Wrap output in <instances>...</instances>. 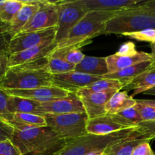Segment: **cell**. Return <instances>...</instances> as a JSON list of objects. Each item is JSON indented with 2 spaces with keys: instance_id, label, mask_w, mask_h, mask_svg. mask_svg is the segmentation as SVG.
Returning <instances> with one entry per match:
<instances>
[{
  "instance_id": "5b68a950",
  "label": "cell",
  "mask_w": 155,
  "mask_h": 155,
  "mask_svg": "<svg viewBox=\"0 0 155 155\" xmlns=\"http://www.w3.org/2000/svg\"><path fill=\"white\" fill-rule=\"evenodd\" d=\"M136 128L126 129L106 136L86 133L80 137L64 141L62 146L53 155H86L97 150H105L109 145L128 136Z\"/></svg>"
},
{
  "instance_id": "ffe728a7",
  "label": "cell",
  "mask_w": 155,
  "mask_h": 155,
  "mask_svg": "<svg viewBox=\"0 0 155 155\" xmlns=\"http://www.w3.org/2000/svg\"><path fill=\"white\" fill-rule=\"evenodd\" d=\"M150 72H155V67L153 64L152 61L140 62L117 72L107 74L103 76V78L120 80V82L126 83L127 86L129 83L139 76Z\"/></svg>"
},
{
  "instance_id": "d6a6232c",
  "label": "cell",
  "mask_w": 155,
  "mask_h": 155,
  "mask_svg": "<svg viewBox=\"0 0 155 155\" xmlns=\"http://www.w3.org/2000/svg\"><path fill=\"white\" fill-rule=\"evenodd\" d=\"M0 155H22L12 140L0 142Z\"/></svg>"
},
{
  "instance_id": "e0dca14e",
  "label": "cell",
  "mask_w": 155,
  "mask_h": 155,
  "mask_svg": "<svg viewBox=\"0 0 155 155\" xmlns=\"http://www.w3.org/2000/svg\"><path fill=\"white\" fill-rule=\"evenodd\" d=\"M24 5L7 26V32L12 39L20 33L39 7V0H22Z\"/></svg>"
},
{
  "instance_id": "836d02e7",
  "label": "cell",
  "mask_w": 155,
  "mask_h": 155,
  "mask_svg": "<svg viewBox=\"0 0 155 155\" xmlns=\"http://www.w3.org/2000/svg\"><path fill=\"white\" fill-rule=\"evenodd\" d=\"M138 130L145 135L151 141L155 139V121L141 123L138 126Z\"/></svg>"
},
{
  "instance_id": "6da1fadb",
  "label": "cell",
  "mask_w": 155,
  "mask_h": 155,
  "mask_svg": "<svg viewBox=\"0 0 155 155\" xmlns=\"http://www.w3.org/2000/svg\"><path fill=\"white\" fill-rule=\"evenodd\" d=\"M47 86H53L52 74L48 69L47 57L9 68L5 78L0 82V89L5 91L27 90Z\"/></svg>"
},
{
  "instance_id": "44dd1931",
  "label": "cell",
  "mask_w": 155,
  "mask_h": 155,
  "mask_svg": "<svg viewBox=\"0 0 155 155\" xmlns=\"http://www.w3.org/2000/svg\"><path fill=\"white\" fill-rule=\"evenodd\" d=\"M75 71L92 76L103 77L108 74L106 57L85 56L82 61L75 67Z\"/></svg>"
},
{
  "instance_id": "9a60e30c",
  "label": "cell",
  "mask_w": 155,
  "mask_h": 155,
  "mask_svg": "<svg viewBox=\"0 0 155 155\" xmlns=\"http://www.w3.org/2000/svg\"><path fill=\"white\" fill-rule=\"evenodd\" d=\"M144 142H151V140L141 133L137 127L128 136L109 145L104 153L107 155H132L133 150Z\"/></svg>"
},
{
  "instance_id": "7c38bea8",
  "label": "cell",
  "mask_w": 155,
  "mask_h": 155,
  "mask_svg": "<svg viewBox=\"0 0 155 155\" xmlns=\"http://www.w3.org/2000/svg\"><path fill=\"white\" fill-rule=\"evenodd\" d=\"M5 92L8 95L12 96L27 98L39 103L49 102L54 100L65 98L71 93L68 91L54 86L27 89V90H9Z\"/></svg>"
},
{
  "instance_id": "1f68e13d",
  "label": "cell",
  "mask_w": 155,
  "mask_h": 155,
  "mask_svg": "<svg viewBox=\"0 0 155 155\" xmlns=\"http://www.w3.org/2000/svg\"><path fill=\"white\" fill-rule=\"evenodd\" d=\"M136 104L134 106L139 112L142 122L155 121V107L144 103L136 101Z\"/></svg>"
},
{
  "instance_id": "b9f144b4",
  "label": "cell",
  "mask_w": 155,
  "mask_h": 155,
  "mask_svg": "<svg viewBox=\"0 0 155 155\" xmlns=\"http://www.w3.org/2000/svg\"><path fill=\"white\" fill-rule=\"evenodd\" d=\"M136 101L155 107V99H136Z\"/></svg>"
},
{
  "instance_id": "603a6c76",
  "label": "cell",
  "mask_w": 155,
  "mask_h": 155,
  "mask_svg": "<svg viewBox=\"0 0 155 155\" xmlns=\"http://www.w3.org/2000/svg\"><path fill=\"white\" fill-rule=\"evenodd\" d=\"M0 119L9 125L48 127L43 116L27 113H10L0 116Z\"/></svg>"
},
{
  "instance_id": "7402d4cb",
  "label": "cell",
  "mask_w": 155,
  "mask_h": 155,
  "mask_svg": "<svg viewBox=\"0 0 155 155\" xmlns=\"http://www.w3.org/2000/svg\"><path fill=\"white\" fill-rule=\"evenodd\" d=\"M126 83L117 80L103 78L95 82L90 86L80 89L76 92L77 96L89 95L93 93H106V92H117L124 89Z\"/></svg>"
},
{
  "instance_id": "7bdbcfd3",
  "label": "cell",
  "mask_w": 155,
  "mask_h": 155,
  "mask_svg": "<svg viewBox=\"0 0 155 155\" xmlns=\"http://www.w3.org/2000/svg\"><path fill=\"white\" fill-rule=\"evenodd\" d=\"M151 52L150 53L151 55V59H152L153 64L155 67V42L153 43H151Z\"/></svg>"
},
{
  "instance_id": "7a4b0ae2",
  "label": "cell",
  "mask_w": 155,
  "mask_h": 155,
  "mask_svg": "<svg viewBox=\"0 0 155 155\" xmlns=\"http://www.w3.org/2000/svg\"><path fill=\"white\" fill-rule=\"evenodd\" d=\"M10 126L14 129L12 142L22 155L46 154L64 142L49 127Z\"/></svg>"
},
{
  "instance_id": "c3c4849f",
  "label": "cell",
  "mask_w": 155,
  "mask_h": 155,
  "mask_svg": "<svg viewBox=\"0 0 155 155\" xmlns=\"http://www.w3.org/2000/svg\"><path fill=\"white\" fill-rule=\"evenodd\" d=\"M0 1H1V0H0Z\"/></svg>"
},
{
  "instance_id": "8d00e7d4",
  "label": "cell",
  "mask_w": 155,
  "mask_h": 155,
  "mask_svg": "<svg viewBox=\"0 0 155 155\" xmlns=\"http://www.w3.org/2000/svg\"><path fill=\"white\" fill-rule=\"evenodd\" d=\"M9 54L5 51H0V82L5 78L8 70Z\"/></svg>"
},
{
  "instance_id": "8992f818",
  "label": "cell",
  "mask_w": 155,
  "mask_h": 155,
  "mask_svg": "<svg viewBox=\"0 0 155 155\" xmlns=\"http://www.w3.org/2000/svg\"><path fill=\"white\" fill-rule=\"evenodd\" d=\"M47 126L52 129L64 142L86 134L89 120L86 112L45 116Z\"/></svg>"
},
{
  "instance_id": "f546056e",
  "label": "cell",
  "mask_w": 155,
  "mask_h": 155,
  "mask_svg": "<svg viewBox=\"0 0 155 155\" xmlns=\"http://www.w3.org/2000/svg\"><path fill=\"white\" fill-rule=\"evenodd\" d=\"M47 66L49 72L52 75L62 74L71 72L75 70V65L70 64L61 58L47 56Z\"/></svg>"
},
{
  "instance_id": "d6986e66",
  "label": "cell",
  "mask_w": 155,
  "mask_h": 155,
  "mask_svg": "<svg viewBox=\"0 0 155 155\" xmlns=\"http://www.w3.org/2000/svg\"><path fill=\"white\" fill-rule=\"evenodd\" d=\"M126 129L129 128L120 124L108 114L93 119H89L86 124L87 133L98 136H106Z\"/></svg>"
},
{
  "instance_id": "4dcf8cb0",
  "label": "cell",
  "mask_w": 155,
  "mask_h": 155,
  "mask_svg": "<svg viewBox=\"0 0 155 155\" xmlns=\"http://www.w3.org/2000/svg\"><path fill=\"white\" fill-rule=\"evenodd\" d=\"M122 36L138 41L153 43L155 42V29H145V30L133 32V33H124Z\"/></svg>"
},
{
  "instance_id": "8fae6325",
  "label": "cell",
  "mask_w": 155,
  "mask_h": 155,
  "mask_svg": "<svg viewBox=\"0 0 155 155\" xmlns=\"http://www.w3.org/2000/svg\"><path fill=\"white\" fill-rule=\"evenodd\" d=\"M101 79H103V77L89 75L75 71L66 74L52 75L53 86L71 93H76L80 89L87 87Z\"/></svg>"
},
{
  "instance_id": "4316f807",
  "label": "cell",
  "mask_w": 155,
  "mask_h": 155,
  "mask_svg": "<svg viewBox=\"0 0 155 155\" xmlns=\"http://www.w3.org/2000/svg\"><path fill=\"white\" fill-rule=\"evenodd\" d=\"M24 5L22 0L0 1V23L8 26Z\"/></svg>"
},
{
  "instance_id": "ac0fdd59",
  "label": "cell",
  "mask_w": 155,
  "mask_h": 155,
  "mask_svg": "<svg viewBox=\"0 0 155 155\" xmlns=\"http://www.w3.org/2000/svg\"><path fill=\"white\" fill-rule=\"evenodd\" d=\"M151 55L150 53L145 51H138L134 54L120 55L117 53L106 57L108 74L117 72L124 68L139 64L140 62L151 61Z\"/></svg>"
},
{
  "instance_id": "d4e9b609",
  "label": "cell",
  "mask_w": 155,
  "mask_h": 155,
  "mask_svg": "<svg viewBox=\"0 0 155 155\" xmlns=\"http://www.w3.org/2000/svg\"><path fill=\"white\" fill-rule=\"evenodd\" d=\"M40 104L41 103L27 98L9 95L8 110L9 114L27 113L39 115V107Z\"/></svg>"
},
{
  "instance_id": "9c48e42d",
  "label": "cell",
  "mask_w": 155,
  "mask_h": 155,
  "mask_svg": "<svg viewBox=\"0 0 155 155\" xmlns=\"http://www.w3.org/2000/svg\"><path fill=\"white\" fill-rule=\"evenodd\" d=\"M58 1L39 0V7L21 33L38 31L57 27Z\"/></svg>"
},
{
  "instance_id": "60d3db41",
  "label": "cell",
  "mask_w": 155,
  "mask_h": 155,
  "mask_svg": "<svg viewBox=\"0 0 155 155\" xmlns=\"http://www.w3.org/2000/svg\"><path fill=\"white\" fill-rule=\"evenodd\" d=\"M141 6L155 12V0H148V1H145V2L142 5H141Z\"/></svg>"
},
{
  "instance_id": "30bf717a",
  "label": "cell",
  "mask_w": 155,
  "mask_h": 155,
  "mask_svg": "<svg viewBox=\"0 0 155 155\" xmlns=\"http://www.w3.org/2000/svg\"><path fill=\"white\" fill-rule=\"evenodd\" d=\"M39 110V115L43 117L85 112L83 104L76 93H71L68 97L49 102L41 103Z\"/></svg>"
},
{
  "instance_id": "5bb4252c",
  "label": "cell",
  "mask_w": 155,
  "mask_h": 155,
  "mask_svg": "<svg viewBox=\"0 0 155 155\" xmlns=\"http://www.w3.org/2000/svg\"><path fill=\"white\" fill-rule=\"evenodd\" d=\"M56 47L57 43L54 41L51 42H45L38 46L11 54L8 58V67L12 68L41 60L49 55Z\"/></svg>"
},
{
  "instance_id": "2e32d148",
  "label": "cell",
  "mask_w": 155,
  "mask_h": 155,
  "mask_svg": "<svg viewBox=\"0 0 155 155\" xmlns=\"http://www.w3.org/2000/svg\"><path fill=\"white\" fill-rule=\"evenodd\" d=\"M114 93H93L77 97L81 101L89 119H93L107 114L106 104Z\"/></svg>"
},
{
  "instance_id": "f6af8a7d",
  "label": "cell",
  "mask_w": 155,
  "mask_h": 155,
  "mask_svg": "<svg viewBox=\"0 0 155 155\" xmlns=\"http://www.w3.org/2000/svg\"><path fill=\"white\" fill-rule=\"evenodd\" d=\"M144 94H145V95H155V87L152 88V89H149V90L146 91L145 92H144Z\"/></svg>"
},
{
  "instance_id": "83f0119b",
  "label": "cell",
  "mask_w": 155,
  "mask_h": 155,
  "mask_svg": "<svg viewBox=\"0 0 155 155\" xmlns=\"http://www.w3.org/2000/svg\"><path fill=\"white\" fill-rule=\"evenodd\" d=\"M80 47L79 46L64 47L61 48H56L49 55L61 58L70 64H72L76 66L80 64L86 56L80 51Z\"/></svg>"
},
{
  "instance_id": "bcb514c9",
  "label": "cell",
  "mask_w": 155,
  "mask_h": 155,
  "mask_svg": "<svg viewBox=\"0 0 155 155\" xmlns=\"http://www.w3.org/2000/svg\"><path fill=\"white\" fill-rule=\"evenodd\" d=\"M102 155H107V154H105V153H104V154H103Z\"/></svg>"
},
{
  "instance_id": "d590c367",
  "label": "cell",
  "mask_w": 155,
  "mask_h": 155,
  "mask_svg": "<svg viewBox=\"0 0 155 155\" xmlns=\"http://www.w3.org/2000/svg\"><path fill=\"white\" fill-rule=\"evenodd\" d=\"M10 39L7 32V26L0 23V51L8 53V46Z\"/></svg>"
},
{
  "instance_id": "e575fe53",
  "label": "cell",
  "mask_w": 155,
  "mask_h": 155,
  "mask_svg": "<svg viewBox=\"0 0 155 155\" xmlns=\"http://www.w3.org/2000/svg\"><path fill=\"white\" fill-rule=\"evenodd\" d=\"M13 133V127L0 119V142L12 140Z\"/></svg>"
},
{
  "instance_id": "f1b7e54d",
  "label": "cell",
  "mask_w": 155,
  "mask_h": 155,
  "mask_svg": "<svg viewBox=\"0 0 155 155\" xmlns=\"http://www.w3.org/2000/svg\"><path fill=\"white\" fill-rule=\"evenodd\" d=\"M110 116L117 122L127 128L137 127L141 123H142V118L135 107L127 109L117 114L110 115Z\"/></svg>"
},
{
  "instance_id": "52a82bcc",
  "label": "cell",
  "mask_w": 155,
  "mask_h": 155,
  "mask_svg": "<svg viewBox=\"0 0 155 155\" xmlns=\"http://www.w3.org/2000/svg\"><path fill=\"white\" fill-rule=\"evenodd\" d=\"M58 19L55 42L58 43L67 37L71 29L83 18L86 12L80 0L58 1Z\"/></svg>"
},
{
  "instance_id": "f35d334b",
  "label": "cell",
  "mask_w": 155,
  "mask_h": 155,
  "mask_svg": "<svg viewBox=\"0 0 155 155\" xmlns=\"http://www.w3.org/2000/svg\"><path fill=\"white\" fill-rule=\"evenodd\" d=\"M137 52L138 51L136 49L135 44L133 42H127L123 44L116 53L120 55H129V54H134Z\"/></svg>"
},
{
  "instance_id": "ba28073f",
  "label": "cell",
  "mask_w": 155,
  "mask_h": 155,
  "mask_svg": "<svg viewBox=\"0 0 155 155\" xmlns=\"http://www.w3.org/2000/svg\"><path fill=\"white\" fill-rule=\"evenodd\" d=\"M56 33L57 27L38 31L18 33L9 41L8 53L11 55L45 42H54L55 40Z\"/></svg>"
},
{
  "instance_id": "277c9868",
  "label": "cell",
  "mask_w": 155,
  "mask_h": 155,
  "mask_svg": "<svg viewBox=\"0 0 155 155\" xmlns=\"http://www.w3.org/2000/svg\"><path fill=\"white\" fill-rule=\"evenodd\" d=\"M155 29V12L139 5L115 14L107 23L104 34H120Z\"/></svg>"
},
{
  "instance_id": "74e56055",
  "label": "cell",
  "mask_w": 155,
  "mask_h": 155,
  "mask_svg": "<svg viewBox=\"0 0 155 155\" xmlns=\"http://www.w3.org/2000/svg\"><path fill=\"white\" fill-rule=\"evenodd\" d=\"M132 155H154L151 149L150 142H144L133 150Z\"/></svg>"
},
{
  "instance_id": "ee69618b",
  "label": "cell",
  "mask_w": 155,
  "mask_h": 155,
  "mask_svg": "<svg viewBox=\"0 0 155 155\" xmlns=\"http://www.w3.org/2000/svg\"><path fill=\"white\" fill-rule=\"evenodd\" d=\"M104 151L105 150H97V151H92V152L88 153L86 155H102L104 153Z\"/></svg>"
},
{
  "instance_id": "3957f363",
  "label": "cell",
  "mask_w": 155,
  "mask_h": 155,
  "mask_svg": "<svg viewBox=\"0 0 155 155\" xmlns=\"http://www.w3.org/2000/svg\"><path fill=\"white\" fill-rule=\"evenodd\" d=\"M116 13L89 12L73 27L67 37L57 43V48L64 47H82L92 39L104 34L106 23Z\"/></svg>"
},
{
  "instance_id": "7dc6e473",
  "label": "cell",
  "mask_w": 155,
  "mask_h": 155,
  "mask_svg": "<svg viewBox=\"0 0 155 155\" xmlns=\"http://www.w3.org/2000/svg\"><path fill=\"white\" fill-rule=\"evenodd\" d=\"M154 155H155V153H154Z\"/></svg>"
},
{
  "instance_id": "cb8c5ba5",
  "label": "cell",
  "mask_w": 155,
  "mask_h": 155,
  "mask_svg": "<svg viewBox=\"0 0 155 155\" xmlns=\"http://www.w3.org/2000/svg\"><path fill=\"white\" fill-rule=\"evenodd\" d=\"M136 99L128 95L126 91L115 92L106 104V112L108 115H114L131 108L136 104Z\"/></svg>"
},
{
  "instance_id": "4fadbf2b",
  "label": "cell",
  "mask_w": 155,
  "mask_h": 155,
  "mask_svg": "<svg viewBox=\"0 0 155 155\" xmlns=\"http://www.w3.org/2000/svg\"><path fill=\"white\" fill-rule=\"evenodd\" d=\"M86 12H100L117 13L141 5L144 0H80Z\"/></svg>"
},
{
  "instance_id": "484cf974",
  "label": "cell",
  "mask_w": 155,
  "mask_h": 155,
  "mask_svg": "<svg viewBox=\"0 0 155 155\" xmlns=\"http://www.w3.org/2000/svg\"><path fill=\"white\" fill-rule=\"evenodd\" d=\"M154 87H155V72H150L145 73L135 78L124 89L127 92L133 90V95H131L133 98L138 94L144 93Z\"/></svg>"
},
{
  "instance_id": "ab89813d",
  "label": "cell",
  "mask_w": 155,
  "mask_h": 155,
  "mask_svg": "<svg viewBox=\"0 0 155 155\" xmlns=\"http://www.w3.org/2000/svg\"><path fill=\"white\" fill-rule=\"evenodd\" d=\"M9 95L3 89H0V116L9 114L8 110Z\"/></svg>"
}]
</instances>
